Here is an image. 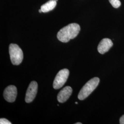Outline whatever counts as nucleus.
Wrapping results in <instances>:
<instances>
[{
  "instance_id": "6",
  "label": "nucleus",
  "mask_w": 124,
  "mask_h": 124,
  "mask_svg": "<svg viewBox=\"0 0 124 124\" xmlns=\"http://www.w3.org/2000/svg\"><path fill=\"white\" fill-rule=\"evenodd\" d=\"M17 95V89L13 85L7 87L4 91L3 96L7 102H13L16 100Z\"/></svg>"
},
{
  "instance_id": "8",
  "label": "nucleus",
  "mask_w": 124,
  "mask_h": 124,
  "mask_svg": "<svg viewBox=\"0 0 124 124\" xmlns=\"http://www.w3.org/2000/svg\"><path fill=\"white\" fill-rule=\"evenodd\" d=\"M72 93V89L70 86H67L60 91L58 94V101L61 103L66 102L70 98Z\"/></svg>"
},
{
  "instance_id": "2",
  "label": "nucleus",
  "mask_w": 124,
  "mask_h": 124,
  "mask_svg": "<svg viewBox=\"0 0 124 124\" xmlns=\"http://www.w3.org/2000/svg\"><path fill=\"white\" fill-rule=\"evenodd\" d=\"M100 80L98 77H94L89 80L80 90L78 98L80 100H83L88 97L99 84Z\"/></svg>"
},
{
  "instance_id": "11",
  "label": "nucleus",
  "mask_w": 124,
  "mask_h": 124,
  "mask_svg": "<svg viewBox=\"0 0 124 124\" xmlns=\"http://www.w3.org/2000/svg\"><path fill=\"white\" fill-rule=\"evenodd\" d=\"M0 124H11L12 123L9 121V120L1 118L0 119Z\"/></svg>"
},
{
  "instance_id": "9",
  "label": "nucleus",
  "mask_w": 124,
  "mask_h": 124,
  "mask_svg": "<svg viewBox=\"0 0 124 124\" xmlns=\"http://www.w3.org/2000/svg\"><path fill=\"white\" fill-rule=\"evenodd\" d=\"M57 5V1L55 0H50L44 4L42 5L40 9L43 13H47L53 10Z\"/></svg>"
},
{
  "instance_id": "16",
  "label": "nucleus",
  "mask_w": 124,
  "mask_h": 124,
  "mask_svg": "<svg viewBox=\"0 0 124 124\" xmlns=\"http://www.w3.org/2000/svg\"><path fill=\"white\" fill-rule=\"evenodd\" d=\"M56 0V1H58V0Z\"/></svg>"
},
{
  "instance_id": "12",
  "label": "nucleus",
  "mask_w": 124,
  "mask_h": 124,
  "mask_svg": "<svg viewBox=\"0 0 124 124\" xmlns=\"http://www.w3.org/2000/svg\"><path fill=\"white\" fill-rule=\"evenodd\" d=\"M120 124H124V115L120 117Z\"/></svg>"
},
{
  "instance_id": "4",
  "label": "nucleus",
  "mask_w": 124,
  "mask_h": 124,
  "mask_svg": "<svg viewBox=\"0 0 124 124\" xmlns=\"http://www.w3.org/2000/svg\"><path fill=\"white\" fill-rule=\"evenodd\" d=\"M69 74V70L67 69H62L59 71L54 80L53 88L55 89H58L62 87L66 82Z\"/></svg>"
},
{
  "instance_id": "3",
  "label": "nucleus",
  "mask_w": 124,
  "mask_h": 124,
  "mask_svg": "<svg viewBox=\"0 0 124 124\" xmlns=\"http://www.w3.org/2000/svg\"><path fill=\"white\" fill-rule=\"evenodd\" d=\"M9 52L11 61L13 65L20 64L23 60V55L22 50L18 45L11 44L9 45Z\"/></svg>"
},
{
  "instance_id": "7",
  "label": "nucleus",
  "mask_w": 124,
  "mask_h": 124,
  "mask_svg": "<svg viewBox=\"0 0 124 124\" xmlns=\"http://www.w3.org/2000/svg\"><path fill=\"white\" fill-rule=\"evenodd\" d=\"M113 45V42L110 39L104 38L101 40L98 46V51L100 54H104L109 50Z\"/></svg>"
},
{
  "instance_id": "10",
  "label": "nucleus",
  "mask_w": 124,
  "mask_h": 124,
  "mask_svg": "<svg viewBox=\"0 0 124 124\" xmlns=\"http://www.w3.org/2000/svg\"><path fill=\"white\" fill-rule=\"evenodd\" d=\"M109 1L114 8H118L121 5V2L119 0H109Z\"/></svg>"
},
{
  "instance_id": "15",
  "label": "nucleus",
  "mask_w": 124,
  "mask_h": 124,
  "mask_svg": "<svg viewBox=\"0 0 124 124\" xmlns=\"http://www.w3.org/2000/svg\"><path fill=\"white\" fill-rule=\"evenodd\" d=\"M75 103H76V104H78V102H75Z\"/></svg>"
},
{
  "instance_id": "13",
  "label": "nucleus",
  "mask_w": 124,
  "mask_h": 124,
  "mask_svg": "<svg viewBox=\"0 0 124 124\" xmlns=\"http://www.w3.org/2000/svg\"><path fill=\"white\" fill-rule=\"evenodd\" d=\"M39 13H41V12H42V10H41V9H40L39 10Z\"/></svg>"
},
{
  "instance_id": "1",
  "label": "nucleus",
  "mask_w": 124,
  "mask_h": 124,
  "mask_svg": "<svg viewBox=\"0 0 124 124\" xmlns=\"http://www.w3.org/2000/svg\"><path fill=\"white\" fill-rule=\"evenodd\" d=\"M80 25L76 23L69 24L61 29L57 34L58 40L66 43L70 40L75 38L80 32Z\"/></svg>"
},
{
  "instance_id": "5",
  "label": "nucleus",
  "mask_w": 124,
  "mask_h": 124,
  "mask_svg": "<svg viewBox=\"0 0 124 124\" xmlns=\"http://www.w3.org/2000/svg\"><path fill=\"white\" fill-rule=\"evenodd\" d=\"M38 90V84L35 81H31L27 89L25 101L27 103L32 102L36 98Z\"/></svg>"
},
{
  "instance_id": "14",
  "label": "nucleus",
  "mask_w": 124,
  "mask_h": 124,
  "mask_svg": "<svg viewBox=\"0 0 124 124\" xmlns=\"http://www.w3.org/2000/svg\"><path fill=\"white\" fill-rule=\"evenodd\" d=\"M75 124H82V123H80V122H78V123H76Z\"/></svg>"
}]
</instances>
